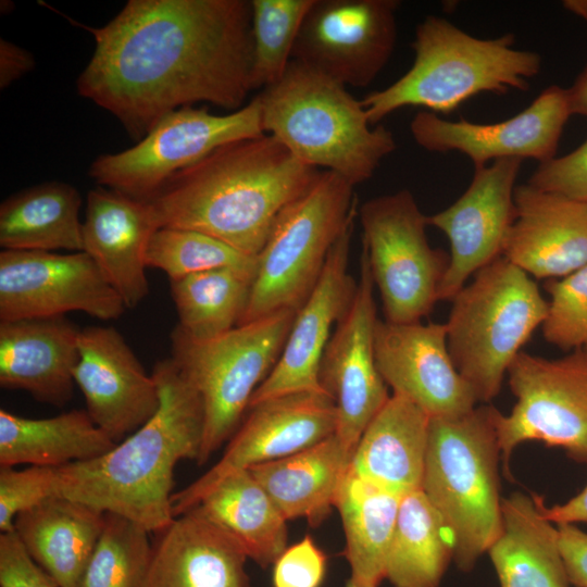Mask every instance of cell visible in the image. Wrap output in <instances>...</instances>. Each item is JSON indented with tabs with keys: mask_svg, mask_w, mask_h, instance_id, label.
Segmentation results:
<instances>
[{
	"mask_svg": "<svg viewBox=\"0 0 587 587\" xmlns=\"http://www.w3.org/2000/svg\"><path fill=\"white\" fill-rule=\"evenodd\" d=\"M545 289L550 296L541 325L545 340L564 351L587 347V264L548 279Z\"/></svg>",
	"mask_w": 587,
	"mask_h": 587,
	"instance_id": "f35d334b",
	"label": "cell"
},
{
	"mask_svg": "<svg viewBox=\"0 0 587 587\" xmlns=\"http://www.w3.org/2000/svg\"><path fill=\"white\" fill-rule=\"evenodd\" d=\"M335 434L297 453L248 470L288 520L320 525L334 507L352 459Z\"/></svg>",
	"mask_w": 587,
	"mask_h": 587,
	"instance_id": "f1b7e54d",
	"label": "cell"
},
{
	"mask_svg": "<svg viewBox=\"0 0 587 587\" xmlns=\"http://www.w3.org/2000/svg\"><path fill=\"white\" fill-rule=\"evenodd\" d=\"M320 171L262 134L215 149L148 201L159 227L201 232L257 257L279 213Z\"/></svg>",
	"mask_w": 587,
	"mask_h": 587,
	"instance_id": "7a4b0ae2",
	"label": "cell"
},
{
	"mask_svg": "<svg viewBox=\"0 0 587 587\" xmlns=\"http://www.w3.org/2000/svg\"><path fill=\"white\" fill-rule=\"evenodd\" d=\"M149 534L129 519L105 513L79 587H142L152 555Z\"/></svg>",
	"mask_w": 587,
	"mask_h": 587,
	"instance_id": "8d00e7d4",
	"label": "cell"
},
{
	"mask_svg": "<svg viewBox=\"0 0 587 587\" xmlns=\"http://www.w3.org/2000/svg\"><path fill=\"white\" fill-rule=\"evenodd\" d=\"M221 459L172 496L174 516L192 509L226 475L304 450L335 434L337 410L325 391H301L251 405Z\"/></svg>",
	"mask_w": 587,
	"mask_h": 587,
	"instance_id": "9a60e30c",
	"label": "cell"
},
{
	"mask_svg": "<svg viewBox=\"0 0 587 587\" xmlns=\"http://www.w3.org/2000/svg\"><path fill=\"white\" fill-rule=\"evenodd\" d=\"M523 160L501 159L474 168L466 190L445 210L427 216L450 246L439 301H450L480 268L502 255L514 218V189Z\"/></svg>",
	"mask_w": 587,
	"mask_h": 587,
	"instance_id": "ac0fdd59",
	"label": "cell"
},
{
	"mask_svg": "<svg viewBox=\"0 0 587 587\" xmlns=\"http://www.w3.org/2000/svg\"><path fill=\"white\" fill-rule=\"evenodd\" d=\"M327 569V557L305 536L287 547L273 563V587H321Z\"/></svg>",
	"mask_w": 587,
	"mask_h": 587,
	"instance_id": "b9f144b4",
	"label": "cell"
},
{
	"mask_svg": "<svg viewBox=\"0 0 587 587\" xmlns=\"http://www.w3.org/2000/svg\"><path fill=\"white\" fill-rule=\"evenodd\" d=\"M159 224L151 203L98 186L89 190L83 221L87 253L122 298L136 308L149 294L146 254Z\"/></svg>",
	"mask_w": 587,
	"mask_h": 587,
	"instance_id": "603a6c76",
	"label": "cell"
},
{
	"mask_svg": "<svg viewBox=\"0 0 587 587\" xmlns=\"http://www.w3.org/2000/svg\"><path fill=\"white\" fill-rule=\"evenodd\" d=\"M399 5L397 0H314L292 60L346 87L369 86L394 52Z\"/></svg>",
	"mask_w": 587,
	"mask_h": 587,
	"instance_id": "4fadbf2b",
	"label": "cell"
},
{
	"mask_svg": "<svg viewBox=\"0 0 587 587\" xmlns=\"http://www.w3.org/2000/svg\"><path fill=\"white\" fill-rule=\"evenodd\" d=\"M358 212L333 246L321 277L297 311L283 351L267 377L255 389L249 407L301 391H324L319 370L330 329L346 314L358 282L348 271L351 239Z\"/></svg>",
	"mask_w": 587,
	"mask_h": 587,
	"instance_id": "44dd1931",
	"label": "cell"
},
{
	"mask_svg": "<svg viewBox=\"0 0 587 587\" xmlns=\"http://www.w3.org/2000/svg\"><path fill=\"white\" fill-rule=\"evenodd\" d=\"M255 274L222 267L168 279L177 328L193 340H209L236 327Z\"/></svg>",
	"mask_w": 587,
	"mask_h": 587,
	"instance_id": "e575fe53",
	"label": "cell"
},
{
	"mask_svg": "<svg viewBox=\"0 0 587 587\" xmlns=\"http://www.w3.org/2000/svg\"><path fill=\"white\" fill-rule=\"evenodd\" d=\"M116 444L86 410L48 419H28L0 410V466L61 467L102 455Z\"/></svg>",
	"mask_w": 587,
	"mask_h": 587,
	"instance_id": "f546056e",
	"label": "cell"
},
{
	"mask_svg": "<svg viewBox=\"0 0 587 587\" xmlns=\"http://www.w3.org/2000/svg\"><path fill=\"white\" fill-rule=\"evenodd\" d=\"M514 207L503 258L529 276L547 279L587 264V202L525 183L515 186Z\"/></svg>",
	"mask_w": 587,
	"mask_h": 587,
	"instance_id": "7402d4cb",
	"label": "cell"
},
{
	"mask_svg": "<svg viewBox=\"0 0 587 587\" xmlns=\"http://www.w3.org/2000/svg\"><path fill=\"white\" fill-rule=\"evenodd\" d=\"M453 559L451 534L420 489L401 498L385 578L394 587H437Z\"/></svg>",
	"mask_w": 587,
	"mask_h": 587,
	"instance_id": "836d02e7",
	"label": "cell"
},
{
	"mask_svg": "<svg viewBox=\"0 0 587 587\" xmlns=\"http://www.w3.org/2000/svg\"><path fill=\"white\" fill-rule=\"evenodd\" d=\"M296 314L283 310L209 340H193L173 329L171 359L203 405L199 464L236 432L252 395L275 366Z\"/></svg>",
	"mask_w": 587,
	"mask_h": 587,
	"instance_id": "9c48e42d",
	"label": "cell"
},
{
	"mask_svg": "<svg viewBox=\"0 0 587 587\" xmlns=\"http://www.w3.org/2000/svg\"><path fill=\"white\" fill-rule=\"evenodd\" d=\"M75 385L93 423L120 442L159 410L160 394L118 330L112 326L80 328Z\"/></svg>",
	"mask_w": 587,
	"mask_h": 587,
	"instance_id": "ffe728a7",
	"label": "cell"
},
{
	"mask_svg": "<svg viewBox=\"0 0 587 587\" xmlns=\"http://www.w3.org/2000/svg\"><path fill=\"white\" fill-rule=\"evenodd\" d=\"M104 512L50 497L20 513L14 532L32 559L59 587H79L104 525Z\"/></svg>",
	"mask_w": 587,
	"mask_h": 587,
	"instance_id": "83f0119b",
	"label": "cell"
},
{
	"mask_svg": "<svg viewBox=\"0 0 587 587\" xmlns=\"http://www.w3.org/2000/svg\"><path fill=\"white\" fill-rule=\"evenodd\" d=\"M450 301L445 323L450 357L477 402L487 404L542 325L548 301L530 276L502 255L477 271Z\"/></svg>",
	"mask_w": 587,
	"mask_h": 587,
	"instance_id": "52a82bcc",
	"label": "cell"
},
{
	"mask_svg": "<svg viewBox=\"0 0 587 587\" xmlns=\"http://www.w3.org/2000/svg\"><path fill=\"white\" fill-rule=\"evenodd\" d=\"M546 516L553 524L587 523V485L576 496L562 504L545 509Z\"/></svg>",
	"mask_w": 587,
	"mask_h": 587,
	"instance_id": "bcb514c9",
	"label": "cell"
},
{
	"mask_svg": "<svg viewBox=\"0 0 587 587\" xmlns=\"http://www.w3.org/2000/svg\"><path fill=\"white\" fill-rule=\"evenodd\" d=\"M80 207L79 191L55 180L8 197L0 204L2 250L83 251Z\"/></svg>",
	"mask_w": 587,
	"mask_h": 587,
	"instance_id": "4dcf8cb0",
	"label": "cell"
},
{
	"mask_svg": "<svg viewBox=\"0 0 587 587\" xmlns=\"http://www.w3.org/2000/svg\"><path fill=\"white\" fill-rule=\"evenodd\" d=\"M542 497L502 498L501 529L488 549L501 587H573Z\"/></svg>",
	"mask_w": 587,
	"mask_h": 587,
	"instance_id": "4316f807",
	"label": "cell"
},
{
	"mask_svg": "<svg viewBox=\"0 0 587 587\" xmlns=\"http://www.w3.org/2000/svg\"><path fill=\"white\" fill-rule=\"evenodd\" d=\"M155 534L142 587H249L241 546L196 508Z\"/></svg>",
	"mask_w": 587,
	"mask_h": 587,
	"instance_id": "cb8c5ba5",
	"label": "cell"
},
{
	"mask_svg": "<svg viewBox=\"0 0 587 587\" xmlns=\"http://www.w3.org/2000/svg\"><path fill=\"white\" fill-rule=\"evenodd\" d=\"M262 134L257 97L227 114L185 107L162 117L133 147L97 157L89 175L99 186L150 200L171 177L215 149Z\"/></svg>",
	"mask_w": 587,
	"mask_h": 587,
	"instance_id": "8fae6325",
	"label": "cell"
},
{
	"mask_svg": "<svg viewBox=\"0 0 587 587\" xmlns=\"http://www.w3.org/2000/svg\"><path fill=\"white\" fill-rule=\"evenodd\" d=\"M362 249L377 287L384 320L421 322L439 301L449 254L429 245L425 215L413 193L401 189L366 200L358 209Z\"/></svg>",
	"mask_w": 587,
	"mask_h": 587,
	"instance_id": "30bf717a",
	"label": "cell"
},
{
	"mask_svg": "<svg viewBox=\"0 0 587 587\" xmlns=\"http://www.w3.org/2000/svg\"><path fill=\"white\" fill-rule=\"evenodd\" d=\"M77 92L140 140L198 102L236 111L251 87L248 0H129L101 27Z\"/></svg>",
	"mask_w": 587,
	"mask_h": 587,
	"instance_id": "6da1fadb",
	"label": "cell"
},
{
	"mask_svg": "<svg viewBox=\"0 0 587 587\" xmlns=\"http://www.w3.org/2000/svg\"><path fill=\"white\" fill-rule=\"evenodd\" d=\"M35 66L34 57L26 49L1 38L0 88L4 89L27 74Z\"/></svg>",
	"mask_w": 587,
	"mask_h": 587,
	"instance_id": "f6af8a7d",
	"label": "cell"
},
{
	"mask_svg": "<svg viewBox=\"0 0 587 587\" xmlns=\"http://www.w3.org/2000/svg\"><path fill=\"white\" fill-rule=\"evenodd\" d=\"M146 264L163 271L168 279L222 267L257 272V257L208 234L174 227H159L153 233Z\"/></svg>",
	"mask_w": 587,
	"mask_h": 587,
	"instance_id": "74e56055",
	"label": "cell"
},
{
	"mask_svg": "<svg viewBox=\"0 0 587 587\" xmlns=\"http://www.w3.org/2000/svg\"><path fill=\"white\" fill-rule=\"evenodd\" d=\"M354 187L340 175L321 170L279 213L257 255L255 276L238 325L301 308L333 246L358 212Z\"/></svg>",
	"mask_w": 587,
	"mask_h": 587,
	"instance_id": "ba28073f",
	"label": "cell"
},
{
	"mask_svg": "<svg viewBox=\"0 0 587 587\" xmlns=\"http://www.w3.org/2000/svg\"><path fill=\"white\" fill-rule=\"evenodd\" d=\"M374 287L367 255L362 249L354 298L336 324L319 370L320 385L336 404L335 435L352 454L364 429L390 397L375 361L378 317Z\"/></svg>",
	"mask_w": 587,
	"mask_h": 587,
	"instance_id": "2e32d148",
	"label": "cell"
},
{
	"mask_svg": "<svg viewBox=\"0 0 587 587\" xmlns=\"http://www.w3.org/2000/svg\"><path fill=\"white\" fill-rule=\"evenodd\" d=\"M374 350L378 372L392 394L430 419L460 416L478 403L452 362L445 323L395 324L378 319Z\"/></svg>",
	"mask_w": 587,
	"mask_h": 587,
	"instance_id": "d6986e66",
	"label": "cell"
},
{
	"mask_svg": "<svg viewBox=\"0 0 587 587\" xmlns=\"http://www.w3.org/2000/svg\"><path fill=\"white\" fill-rule=\"evenodd\" d=\"M193 508L234 537L248 559L262 567L287 548V520L248 469L226 475Z\"/></svg>",
	"mask_w": 587,
	"mask_h": 587,
	"instance_id": "1f68e13d",
	"label": "cell"
},
{
	"mask_svg": "<svg viewBox=\"0 0 587 587\" xmlns=\"http://www.w3.org/2000/svg\"><path fill=\"white\" fill-rule=\"evenodd\" d=\"M151 374L160 394L157 413L102 455L55 467L54 492L158 533L175 517L176 464L198 463L204 413L199 394L171 358Z\"/></svg>",
	"mask_w": 587,
	"mask_h": 587,
	"instance_id": "3957f363",
	"label": "cell"
},
{
	"mask_svg": "<svg viewBox=\"0 0 587 587\" xmlns=\"http://www.w3.org/2000/svg\"><path fill=\"white\" fill-rule=\"evenodd\" d=\"M527 184L587 202V139L570 153L539 164Z\"/></svg>",
	"mask_w": 587,
	"mask_h": 587,
	"instance_id": "60d3db41",
	"label": "cell"
},
{
	"mask_svg": "<svg viewBox=\"0 0 587 587\" xmlns=\"http://www.w3.org/2000/svg\"><path fill=\"white\" fill-rule=\"evenodd\" d=\"M558 541L573 587H587V533L575 524H558Z\"/></svg>",
	"mask_w": 587,
	"mask_h": 587,
	"instance_id": "ee69618b",
	"label": "cell"
},
{
	"mask_svg": "<svg viewBox=\"0 0 587 587\" xmlns=\"http://www.w3.org/2000/svg\"><path fill=\"white\" fill-rule=\"evenodd\" d=\"M401 498L359 477L350 466L344 476L334 507L341 517L350 578L357 584L378 587L385 579Z\"/></svg>",
	"mask_w": 587,
	"mask_h": 587,
	"instance_id": "d6a6232c",
	"label": "cell"
},
{
	"mask_svg": "<svg viewBox=\"0 0 587 587\" xmlns=\"http://www.w3.org/2000/svg\"><path fill=\"white\" fill-rule=\"evenodd\" d=\"M507 374L516 402L508 415L498 413L496 428L508 478L513 450L528 440L587 462V347L559 359L521 351Z\"/></svg>",
	"mask_w": 587,
	"mask_h": 587,
	"instance_id": "7c38bea8",
	"label": "cell"
},
{
	"mask_svg": "<svg viewBox=\"0 0 587 587\" xmlns=\"http://www.w3.org/2000/svg\"><path fill=\"white\" fill-rule=\"evenodd\" d=\"M55 467L0 466V532L14 530L15 517L55 496Z\"/></svg>",
	"mask_w": 587,
	"mask_h": 587,
	"instance_id": "ab89813d",
	"label": "cell"
},
{
	"mask_svg": "<svg viewBox=\"0 0 587 587\" xmlns=\"http://www.w3.org/2000/svg\"><path fill=\"white\" fill-rule=\"evenodd\" d=\"M567 89L572 114L587 117V63Z\"/></svg>",
	"mask_w": 587,
	"mask_h": 587,
	"instance_id": "7dc6e473",
	"label": "cell"
},
{
	"mask_svg": "<svg viewBox=\"0 0 587 587\" xmlns=\"http://www.w3.org/2000/svg\"><path fill=\"white\" fill-rule=\"evenodd\" d=\"M430 417L392 394L364 429L351 459L359 477L403 497L422 487Z\"/></svg>",
	"mask_w": 587,
	"mask_h": 587,
	"instance_id": "484cf974",
	"label": "cell"
},
{
	"mask_svg": "<svg viewBox=\"0 0 587 587\" xmlns=\"http://www.w3.org/2000/svg\"><path fill=\"white\" fill-rule=\"evenodd\" d=\"M514 45L512 33L477 38L447 18L426 16L415 28L411 67L361 99L371 124L404 107L449 114L479 93L526 91L541 70V57Z\"/></svg>",
	"mask_w": 587,
	"mask_h": 587,
	"instance_id": "5b68a950",
	"label": "cell"
},
{
	"mask_svg": "<svg viewBox=\"0 0 587 587\" xmlns=\"http://www.w3.org/2000/svg\"><path fill=\"white\" fill-rule=\"evenodd\" d=\"M345 587H367V586H362L360 584H357L351 578H349Z\"/></svg>",
	"mask_w": 587,
	"mask_h": 587,
	"instance_id": "c3c4849f",
	"label": "cell"
},
{
	"mask_svg": "<svg viewBox=\"0 0 587 587\" xmlns=\"http://www.w3.org/2000/svg\"><path fill=\"white\" fill-rule=\"evenodd\" d=\"M0 587H59L28 554L15 532L0 535Z\"/></svg>",
	"mask_w": 587,
	"mask_h": 587,
	"instance_id": "7bdbcfd3",
	"label": "cell"
},
{
	"mask_svg": "<svg viewBox=\"0 0 587 587\" xmlns=\"http://www.w3.org/2000/svg\"><path fill=\"white\" fill-rule=\"evenodd\" d=\"M257 98L265 134L301 163L354 186L372 178L397 148L394 134L373 127L362 101L345 85L294 60Z\"/></svg>",
	"mask_w": 587,
	"mask_h": 587,
	"instance_id": "277c9868",
	"label": "cell"
},
{
	"mask_svg": "<svg viewBox=\"0 0 587 587\" xmlns=\"http://www.w3.org/2000/svg\"><path fill=\"white\" fill-rule=\"evenodd\" d=\"M126 307L85 252L1 250L0 321L65 316L84 312L102 321Z\"/></svg>",
	"mask_w": 587,
	"mask_h": 587,
	"instance_id": "5bb4252c",
	"label": "cell"
},
{
	"mask_svg": "<svg viewBox=\"0 0 587 587\" xmlns=\"http://www.w3.org/2000/svg\"><path fill=\"white\" fill-rule=\"evenodd\" d=\"M498 413L483 404L460 416L429 420L421 490L445 521L453 559L464 572L501 529Z\"/></svg>",
	"mask_w": 587,
	"mask_h": 587,
	"instance_id": "8992f818",
	"label": "cell"
},
{
	"mask_svg": "<svg viewBox=\"0 0 587 587\" xmlns=\"http://www.w3.org/2000/svg\"><path fill=\"white\" fill-rule=\"evenodd\" d=\"M80 328L65 316L0 321V385L62 407L73 396Z\"/></svg>",
	"mask_w": 587,
	"mask_h": 587,
	"instance_id": "d4e9b609",
	"label": "cell"
},
{
	"mask_svg": "<svg viewBox=\"0 0 587 587\" xmlns=\"http://www.w3.org/2000/svg\"><path fill=\"white\" fill-rule=\"evenodd\" d=\"M571 115L567 89L551 85L522 112L498 123L448 121L422 110L411 120L410 132L424 150L461 152L474 168L501 159H533L541 164L555 157Z\"/></svg>",
	"mask_w": 587,
	"mask_h": 587,
	"instance_id": "e0dca14e",
	"label": "cell"
},
{
	"mask_svg": "<svg viewBox=\"0 0 587 587\" xmlns=\"http://www.w3.org/2000/svg\"><path fill=\"white\" fill-rule=\"evenodd\" d=\"M314 0H250L251 87L278 82L292 60L301 25Z\"/></svg>",
	"mask_w": 587,
	"mask_h": 587,
	"instance_id": "d590c367",
	"label": "cell"
}]
</instances>
